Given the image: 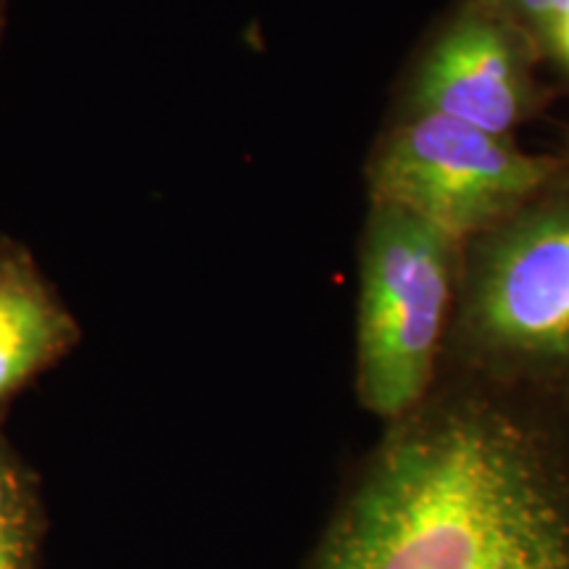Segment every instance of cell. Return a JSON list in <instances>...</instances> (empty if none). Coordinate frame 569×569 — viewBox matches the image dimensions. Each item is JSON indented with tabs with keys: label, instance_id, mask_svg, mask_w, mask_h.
<instances>
[{
	"label": "cell",
	"instance_id": "6da1fadb",
	"mask_svg": "<svg viewBox=\"0 0 569 569\" xmlns=\"http://www.w3.org/2000/svg\"><path fill=\"white\" fill-rule=\"evenodd\" d=\"M303 569H569V403L440 372L356 461Z\"/></svg>",
	"mask_w": 569,
	"mask_h": 569
},
{
	"label": "cell",
	"instance_id": "7a4b0ae2",
	"mask_svg": "<svg viewBox=\"0 0 569 569\" xmlns=\"http://www.w3.org/2000/svg\"><path fill=\"white\" fill-rule=\"evenodd\" d=\"M440 372L569 403V172L461 246Z\"/></svg>",
	"mask_w": 569,
	"mask_h": 569
},
{
	"label": "cell",
	"instance_id": "3957f363",
	"mask_svg": "<svg viewBox=\"0 0 569 569\" xmlns=\"http://www.w3.org/2000/svg\"><path fill=\"white\" fill-rule=\"evenodd\" d=\"M461 246L415 213L367 203L356 253L353 393L380 425L407 417L438 386Z\"/></svg>",
	"mask_w": 569,
	"mask_h": 569
},
{
	"label": "cell",
	"instance_id": "277c9868",
	"mask_svg": "<svg viewBox=\"0 0 569 569\" xmlns=\"http://www.w3.org/2000/svg\"><path fill=\"white\" fill-rule=\"evenodd\" d=\"M569 172V159L530 153L446 117H390L365 163L367 203L403 209L467 243Z\"/></svg>",
	"mask_w": 569,
	"mask_h": 569
},
{
	"label": "cell",
	"instance_id": "5b68a950",
	"mask_svg": "<svg viewBox=\"0 0 569 569\" xmlns=\"http://www.w3.org/2000/svg\"><path fill=\"white\" fill-rule=\"evenodd\" d=\"M538 59L528 32L486 0H475L427 42L403 74L393 117L430 113L515 138L546 101Z\"/></svg>",
	"mask_w": 569,
	"mask_h": 569
},
{
	"label": "cell",
	"instance_id": "8992f818",
	"mask_svg": "<svg viewBox=\"0 0 569 569\" xmlns=\"http://www.w3.org/2000/svg\"><path fill=\"white\" fill-rule=\"evenodd\" d=\"M82 325L30 246L0 232V419L80 346Z\"/></svg>",
	"mask_w": 569,
	"mask_h": 569
},
{
	"label": "cell",
	"instance_id": "52a82bcc",
	"mask_svg": "<svg viewBox=\"0 0 569 569\" xmlns=\"http://www.w3.org/2000/svg\"><path fill=\"white\" fill-rule=\"evenodd\" d=\"M46 503L32 467L6 436L0 419V569H40Z\"/></svg>",
	"mask_w": 569,
	"mask_h": 569
},
{
	"label": "cell",
	"instance_id": "ba28073f",
	"mask_svg": "<svg viewBox=\"0 0 569 569\" xmlns=\"http://www.w3.org/2000/svg\"><path fill=\"white\" fill-rule=\"evenodd\" d=\"M540 56L551 59L569 77V13L553 21L551 30L540 40Z\"/></svg>",
	"mask_w": 569,
	"mask_h": 569
},
{
	"label": "cell",
	"instance_id": "9c48e42d",
	"mask_svg": "<svg viewBox=\"0 0 569 569\" xmlns=\"http://www.w3.org/2000/svg\"><path fill=\"white\" fill-rule=\"evenodd\" d=\"M6 21H9V0H0V40H3Z\"/></svg>",
	"mask_w": 569,
	"mask_h": 569
}]
</instances>
